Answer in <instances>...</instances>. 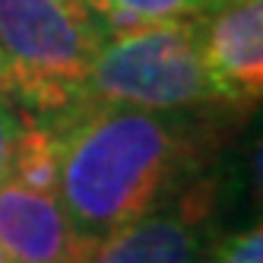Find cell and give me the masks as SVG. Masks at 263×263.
<instances>
[{
    "instance_id": "cell-5",
    "label": "cell",
    "mask_w": 263,
    "mask_h": 263,
    "mask_svg": "<svg viewBox=\"0 0 263 263\" xmlns=\"http://www.w3.org/2000/svg\"><path fill=\"white\" fill-rule=\"evenodd\" d=\"M197 29L216 99L232 108L257 105L263 92V0H232L197 13Z\"/></svg>"
},
{
    "instance_id": "cell-3",
    "label": "cell",
    "mask_w": 263,
    "mask_h": 263,
    "mask_svg": "<svg viewBox=\"0 0 263 263\" xmlns=\"http://www.w3.org/2000/svg\"><path fill=\"white\" fill-rule=\"evenodd\" d=\"M80 102L146 111H187L219 102L203 64L197 16L108 32L92 58Z\"/></svg>"
},
{
    "instance_id": "cell-9",
    "label": "cell",
    "mask_w": 263,
    "mask_h": 263,
    "mask_svg": "<svg viewBox=\"0 0 263 263\" xmlns=\"http://www.w3.org/2000/svg\"><path fill=\"white\" fill-rule=\"evenodd\" d=\"M203 263H263V229L254 222L251 229H241L225 241L206 251Z\"/></svg>"
},
{
    "instance_id": "cell-8",
    "label": "cell",
    "mask_w": 263,
    "mask_h": 263,
    "mask_svg": "<svg viewBox=\"0 0 263 263\" xmlns=\"http://www.w3.org/2000/svg\"><path fill=\"white\" fill-rule=\"evenodd\" d=\"M86 4L102 23L105 35L146 26V23H159V20L197 16L203 10V0H86Z\"/></svg>"
},
{
    "instance_id": "cell-10",
    "label": "cell",
    "mask_w": 263,
    "mask_h": 263,
    "mask_svg": "<svg viewBox=\"0 0 263 263\" xmlns=\"http://www.w3.org/2000/svg\"><path fill=\"white\" fill-rule=\"evenodd\" d=\"M23 130V115L10 99L0 96V181L10 178V162H13V146Z\"/></svg>"
},
{
    "instance_id": "cell-1",
    "label": "cell",
    "mask_w": 263,
    "mask_h": 263,
    "mask_svg": "<svg viewBox=\"0 0 263 263\" xmlns=\"http://www.w3.org/2000/svg\"><path fill=\"white\" fill-rule=\"evenodd\" d=\"M58 118V197L89 241L165 203L200 156L197 130L175 111L80 102Z\"/></svg>"
},
{
    "instance_id": "cell-2",
    "label": "cell",
    "mask_w": 263,
    "mask_h": 263,
    "mask_svg": "<svg viewBox=\"0 0 263 263\" xmlns=\"http://www.w3.org/2000/svg\"><path fill=\"white\" fill-rule=\"evenodd\" d=\"M102 39L86 0H0V96L45 118L77 108Z\"/></svg>"
},
{
    "instance_id": "cell-12",
    "label": "cell",
    "mask_w": 263,
    "mask_h": 263,
    "mask_svg": "<svg viewBox=\"0 0 263 263\" xmlns=\"http://www.w3.org/2000/svg\"><path fill=\"white\" fill-rule=\"evenodd\" d=\"M0 263H13V260L7 257V251H4V248H0Z\"/></svg>"
},
{
    "instance_id": "cell-6",
    "label": "cell",
    "mask_w": 263,
    "mask_h": 263,
    "mask_svg": "<svg viewBox=\"0 0 263 263\" xmlns=\"http://www.w3.org/2000/svg\"><path fill=\"white\" fill-rule=\"evenodd\" d=\"M0 248L13 263H80L89 238L77 232L58 194L0 181Z\"/></svg>"
},
{
    "instance_id": "cell-7",
    "label": "cell",
    "mask_w": 263,
    "mask_h": 263,
    "mask_svg": "<svg viewBox=\"0 0 263 263\" xmlns=\"http://www.w3.org/2000/svg\"><path fill=\"white\" fill-rule=\"evenodd\" d=\"M10 181L42 194H58L61 181V130L45 115H23V130L13 146Z\"/></svg>"
},
{
    "instance_id": "cell-11",
    "label": "cell",
    "mask_w": 263,
    "mask_h": 263,
    "mask_svg": "<svg viewBox=\"0 0 263 263\" xmlns=\"http://www.w3.org/2000/svg\"><path fill=\"white\" fill-rule=\"evenodd\" d=\"M222 4H232V0H203V10H200V13H206V10H216V7H222Z\"/></svg>"
},
{
    "instance_id": "cell-4",
    "label": "cell",
    "mask_w": 263,
    "mask_h": 263,
    "mask_svg": "<svg viewBox=\"0 0 263 263\" xmlns=\"http://www.w3.org/2000/svg\"><path fill=\"white\" fill-rule=\"evenodd\" d=\"M213 184L197 181L156 210L92 238L80 263H203L210 244Z\"/></svg>"
}]
</instances>
